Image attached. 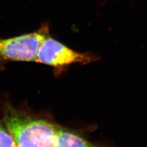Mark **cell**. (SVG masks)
I'll use <instances>...</instances> for the list:
<instances>
[{
	"instance_id": "obj_5",
	"label": "cell",
	"mask_w": 147,
	"mask_h": 147,
	"mask_svg": "<svg viewBox=\"0 0 147 147\" xmlns=\"http://www.w3.org/2000/svg\"><path fill=\"white\" fill-rule=\"evenodd\" d=\"M0 147H17L12 136L2 121H0Z\"/></svg>"
},
{
	"instance_id": "obj_2",
	"label": "cell",
	"mask_w": 147,
	"mask_h": 147,
	"mask_svg": "<svg viewBox=\"0 0 147 147\" xmlns=\"http://www.w3.org/2000/svg\"><path fill=\"white\" fill-rule=\"evenodd\" d=\"M49 31V25L44 24L32 33L0 39V63L36 61L39 46Z\"/></svg>"
},
{
	"instance_id": "obj_6",
	"label": "cell",
	"mask_w": 147,
	"mask_h": 147,
	"mask_svg": "<svg viewBox=\"0 0 147 147\" xmlns=\"http://www.w3.org/2000/svg\"></svg>"
},
{
	"instance_id": "obj_1",
	"label": "cell",
	"mask_w": 147,
	"mask_h": 147,
	"mask_svg": "<svg viewBox=\"0 0 147 147\" xmlns=\"http://www.w3.org/2000/svg\"><path fill=\"white\" fill-rule=\"evenodd\" d=\"M3 122L17 147H56L57 126L7 105Z\"/></svg>"
},
{
	"instance_id": "obj_4",
	"label": "cell",
	"mask_w": 147,
	"mask_h": 147,
	"mask_svg": "<svg viewBox=\"0 0 147 147\" xmlns=\"http://www.w3.org/2000/svg\"><path fill=\"white\" fill-rule=\"evenodd\" d=\"M56 147H100L66 129L57 126Z\"/></svg>"
},
{
	"instance_id": "obj_3",
	"label": "cell",
	"mask_w": 147,
	"mask_h": 147,
	"mask_svg": "<svg viewBox=\"0 0 147 147\" xmlns=\"http://www.w3.org/2000/svg\"><path fill=\"white\" fill-rule=\"evenodd\" d=\"M93 60L90 54L76 52L49 35L39 46L36 62L62 69L72 64H86Z\"/></svg>"
}]
</instances>
